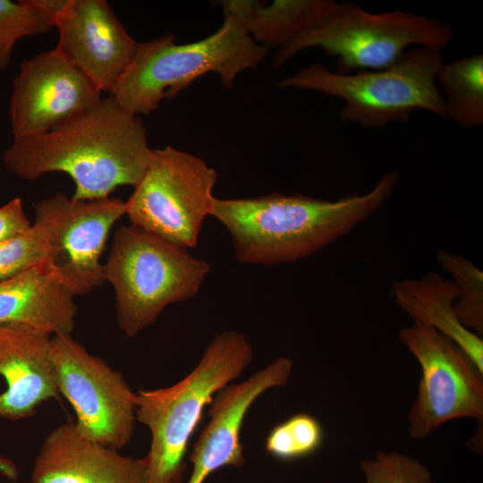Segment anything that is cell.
<instances>
[{
  "mask_svg": "<svg viewBox=\"0 0 483 483\" xmlns=\"http://www.w3.org/2000/svg\"><path fill=\"white\" fill-rule=\"evenodd\" d=\"M152 151L140 116L109 96L63 127L13 140L2 160L22 180L64 173L74 183L72 199L93 200L110 197L120 186H136Z\"/></svg>",
  "mask_w": 483,
  "mask_h": 483,
  "instance_id": "obj_1",
  "label": "cell"
},
{
  "mask_svg": "<svg viewBox=\"0 0 483 483\" xmlns=\"http://www.w3.org/2000/svg\"><path fill=\"white\" fill-rule=\"evenodd\" d=\"M399 178V171L392 170L368 192L335 200L281 193L215 198L210 216L228 231L241 263L294 262L324 249L371 216L390 198Z\"/></svg>",
  "mask_w": 483,
  "mask_h": 483,
  "instance_id": "obj_2",
  "label": "cell"
},
{
  "mask_svg": "<svg viewBox=\"0 0 483 483\" xmlns=\"http://www.w3.org/2000/svg\"><path fill=\"white\" fill-rule=\"evenodd\" d=\"M253 350L246 336L229 330L216 335L197 366L178 383L136 394V420L151 435L145 456L148 483H181L191 436L204 408L250 366Z\"/></svg>",
  "mask_w": 483,
  "mask_h": 483,
  "instance_id": "obj_3",
  "label": "cell"
},
{
  "mask_svg": "<svg viewBox=\"0 0 483 483\" xmlns=\"http://www.w3.org/2000/svg\"><path fill=\"white\" fill-rule=\"evenodd\" d=\"M222 26L210 36L188 44L165 35L139 43L129 66L109 96L133 114H148L173 99L199 77L219 75L225 88L237 74L261 63L268 49L258 44L233 14L224 12Z\"/></svg>",
  "mask_w": 483,
  "mask_h": 483,
  "instance_id": "obj_4",
  "label": "cell"
},
{
  "mask_svg": "<svg viewBox=\"0 0 483 483\" xmlns=\"http://www.w3.org/2000/svg\"><path fill=\"white\" fill-rule=\"evenodd\" d=\"M442 52L437 47H415L387 68L349 74L314 64L281 80L276 87L337 97L343 102L341 120L365 128L407 122L415 110L446 119L436 83L437 72L444 63Z\"/></svg>",
  "mask_w": 483,
  "mask_h": 483,
  "instance_id": "obj_5",
  "label": "cell"
},
{
  "mask_svg": "<svg viewBox=\"0 0 483 483\" xmlns=\"http://www.w3.org/2000/svg\"><path fill=\"white\" fill-rule=\"evenodd\" d=\"M104 266L127 337L154 324L168 305L196 297L210 271L207 260L131 224L116 229Z\"/></svg>",
  "mask_w": 483,
  "mask_h": 483,
  "instance_id": "obj_6",
  "label": "cell"
},
{
  "mask_svg": "<svg viewBox=\"0 0 483 483\" xmlns=\"http://www.w3.org/2000/svg\"><path fill=\"white\" fill-rule=\"evenodd\" d=\"M453 38L450 25L423 14L373 13L352 2L338 3L324 20L279 47L273 63L281 66L302 50L319 47L337 60V73L377 71L412 47L444 49Z\"/></svg>",
  "mask_w": 483,
  "mask_h": 483,
  "instance_id": "obj_7",
  "label": "cell"
},
{
  "mask_svg": "<svg viewBox=\"0 0 483 483\" xmlns=\"http://www.w3.org/2000/svg\"><path fill=\"white\" fill-rule=\"evenodd\" d=\"M217 174L202 158L172 146L153 149L125 201L130 223L179 247L195 248L216 197Z\"/></svg>",
  "mask_w": 483,
  "mask_h": 483,
  "instance_id": "obj_8",
  "label": "cell"
},
{
  "mask_svg": "<svg viewBox=\"0 0 483 483\" xmlns=\"http://www.w3.org/2000/svg\"><path fill=\"white\" fill-rule=\"evenodd\" d=\"M421 368L417 397L408 413V433L428 437L441 425L461 418L483 419L482 373L451 339L414 322L398 334Z\"/></svg>",
  "mask_w": 483,
  "mask_h": 483,
  "instance_id": "obj_9",
  "label": "cell"
},
{
  "mask_svg": "<svg viewBox=\"0 0 483 483\" xmlns=\"http://www.w3.org/2000/svg\"><path fill=\"white\" fill-rule=\"evenodd\" d=\"M49 357L59 393L72 407L78 429L116 450L129 444L136 421V394L123 375L71 334L51 337Z\"/></svg>",
  "mask_w": 483,
  "mask_h": 483,
  "instance_id": "obj_10",
  "label": "cell"
},
{
  "mask_svg": "<svg viewBox=\"0 0 483 483\" xmlns=\"http://www.w3.org/2000/svg\"><path fill=\"white\" fill-rule=\"evenodd\" d=\"M35 221L57 251L55 266L66 288L85 295L106 282L101 256L111 229L125 215V201L114 197L75 200L57 192L34 204Z\"/></svg>",
  "mask_w": 483,
  "mask_h": 483,
  "instance_id": "obj_11",
  "label": "cell"
},
{
  "mask_svg": "<svg viewBox=\"0 0 483 483\" xmlns=\"http://www.w3.org/2000/svg\"><path fill=\"white\" fill-rule=\"evenodd\" d=\"M101 91L56 48L24 60L13 80V140L63 127L93 108Z\"/></svg>",
  "mask_w": 483,
  "mask_h": 483,
  "instance_id": "obj_12",
  "label": "cell"
},
{
  "mask_svg": "<svg viewBox=\"0 0 483 483\" xmlns=\"http://www.w3.org/2000/svg\"><path fill=\"white\" fill-rule=\"evenodd\" d=\"M55 48L101 91L110 94L139 43L105 0H69L57 17Z\"/></svg>",
  "mask_w": 483,
  "mask_h": 483,
  "instance_id": "obj_13",
  "label": "cell"
},
{
  "mask_svg": "<svg viewBox=\"0 0 483 483\" xmlns=\"http://www.w3.org/2000/svg\"><path fill=\"white\" fill-rule=\"evenodd\" d=\"M292 367L290 358L278 357L246 380L217 393L210 403V419L190 456L192 469L186 483H205L219 469L244 464L240 436L246 414L265 392L287 384Z\"/></svg>",
  "mask_w": 483,
  "mask_h": 483,
  "instance_id": "obj_14",
  "label": "cell"
},
{
  "mask_svg": "<svg viewBox=\"0 0 483 483\" xmlns=\"http://www.w3.org/2000/svg\"><path fill=\"white\" fill-rule=\"evenodd\" d=\"M31 483H148L147 461L122 455L66 421L42 442Z\"/></svg>",
  "mask_w": 483,
  "mask_h": 483,
  "instance_id": "obj_15",
  "label": "cell"
},
{
  "mask_svg": "<svg viewBox=\"0 0 483 483\" xmlns=\"http://www.w3.org/2000/svg\"><path fill=\"white\" fill-rule=\"evenodd\" d=\"M52 336L18 323L0 324V418L18 420L32 416L44 402L59 397L49 357Z\"/></svg>",
  "mask_w": 483,
  "mask_h": 483,
  "instance_id": "obj_16",
  "label": "cell"
},
{
  "mask_svg": "<svg viewBox=\"0 0 483 483\" xmlns=\"http://www.w3.org/2000/svg\"><path fill=\"white\" fill-rule=\"evenodd\" d=\"M52 261L0 281V324L18 323L50 336L71 334L77 306Z\"/></svg>",
  "mask_w": 483,
  "mask_h": 483,
  "instance_id": "obj_17",
  "label": "cell"
},
{
  "mask_svg": "<svg viewBox=\"0 0 483 483\" xmlns=\"http://www.w3.org/2000/svg\"><path fill=\"white\" fill-rule=\"evenodd\" d=\"M396 304L414 322L430 326L454 342L483 374V341L458 320L453 305L458 290L453 281L436 273L392 284Z\"/></svg>",
  "mask_w": 483,
  "mask_h": 483,
  "instance_id": "obj_18",
  "label": "cell"
},
{
  "mask_svg": "<svg viewBox=\"0 0 483 483\" xmlns=\"http://www.w3.org/2000/svg\"><path fill=\"white\" fill-rule=\"evenodd\" d=\"M338 3L333 0L223 1L224 12L235 15L250 36L267 49L281 47L317 25Z\"/></svg>",
  "mask_w": 483,
  "mask_h": 483,
  "instance_id": "obj_19",
  "label": "cell"
},
{
  "mask_svg": "<svg viewBox=\"0 0 483 483\" xmlns=\"http://www.w3.org/2000/svg\"><path fill=\"white\" fill-rule=\"evenodd\" d=\"M447 118L465 129L483 125V55L443 63L436 74Z\"/></svg>",
  "mask_w": 483,
  "mask_h": 483,
  "instance_id": "obj_20",
  "label": "cell"
},
{
  "mask_svg": "<svg viewBox=\"0 0 483 483\" xmlns=\"http://www.w3.org/2000/svg\"><path fill=\"white\" fill-rule=\"evenodd\" d=\"M439 265L453 278L458 290L454 313L460 323L478 335H483V274L463 256L439 250Z\"/></svg>",
  "mask_w": 483,
  "mask_h": 483,
  "instance_id": "obj_21",
  "label": "cell"
},
{
  "mask_svg": "<svg viewBox=\"0 0 483 483\" xmlns=\"http://www.w3.org/2000/svg\"><path fill=\"white\" fill-rule=\"evenodd\" d=\"M324 430L312 415L297 413L274 427L266 439V451L282 461L315 453L323 445Z\"/></svg>",
  "mask_w": 483,
  "mask_h": 483,
  "instance_id": "obj_22",
  "label": "cell"
},
{
  "mask_svg": "<svg viewBox=\"0 0 483 483\" xmlns=\"http://www.w3.org/2000/svg\"><path fill=\"white\" fill-rule=\"evenodd\" d=\"M56 256L47 230L34 221L27 233L0 242V281L44 261L55 263Z\"/></svg>",
  "mask_w": 483,
  "mask_h": 483,
  "instance_id": "obj_23",
  "label": "cell"
},
{
  "mask_svg": "<svg viewBox=\"0 0 483 483\" xmlns=\"http://www.w3.org/2000/svg\"><path fill=\"white\" fill-rule=\"evenodd\" d=\"M51 29L22 1L0 0V71L9 67L18 40L47 33Z\"/></svg>",
  "mask_w": 483,
  "mask_h": 483,
  "instance_id": "obj_24",
  "label": "cell"
},
{
  "mask_svg": "<svg viewBox=\"0 0 483 483\" xmlns=\"http://www.w3.org/2000/svg\"><path fill=\"white\" fill-rule=\"evenodd\" d=\"M365 483H433L430 470L417 459L395 450L378 451L360 462Z\"/></svg>",
  "mask_w": 483,
  "mask_h": 483,
  "instance_id": "obj_25",
  "label": "cell"
},
{
  "mask_svg": "<svg viewBox=\"0 0 483 483\" xmlns=\"http://www.w3.org/2000/svg\"><path fill=\"white\" fill-rule=\"evenodd\" d=\"M31 226L20 197L0 207V242L27 233Z\"/></svg>",
  "mask_w": 483,
  "mask_h": 483,
  "instance_id": "obj_26",
  "label": "cell"
},
{
  "mask_svg": "<svg viewBox=\"0 0 483 483\" xmlns=\"http://www.w3.org/2000/svg\"><path fill=\"white\" fill-rule=\"evenodd\" d=\"M50 27L55 26L57 17L64 11L69 0H21Z\"/></svg>",
  "mask_w": 483,
  "mask_h": 483,
  "instance_id": "obj_27",
  "label": "cell"
},
{
  "mask_svg": "<svg viewBox=\"0 0 483 483\" xmlns=\"http://www.w3.org/2000/svg\"><path fill=\"white\" fill-rule=\"evenodd\" d=\"M0 475L9 480H16L19 471L16 464L10 459L0 454Z\"/></svg>",
  "mask_w": 483,
  "mask_h": 483,
  "instance_id": "obj_28",
  "label": "cell"
}]
</instances>
